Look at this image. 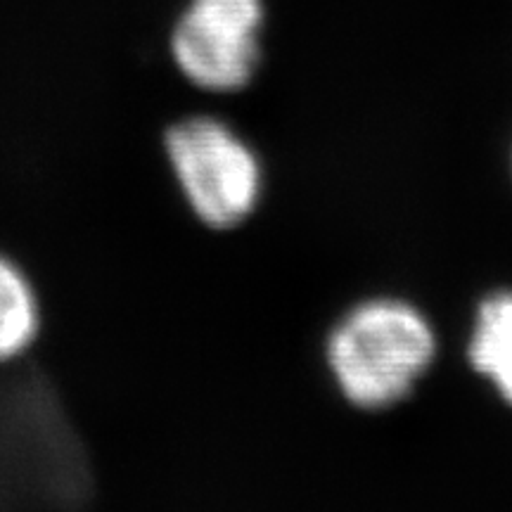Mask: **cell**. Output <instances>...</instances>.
I'll use <instances>...</instances> for the list:
<instances>
[{
    "instance_id": "6da1fadb",
    "label": "cell",
    "mask_w": 512,
    "mask_h": 512,
    "mask_svg": "<svg viewBox=\"0 0 512 512\" xmlns=\"http://www.w3.org/2000/svg\"><path fill=\"white\" fill-rule=\"evenodd\" d=\"M91 491V463L50 382L38 373L3 377L0 505L72 508Z\"/></svg>"
},
{
    "instance_id": "7a4b0ae2",
    "label": "cell",
    "mask_w": 512,
    "mask_h": 512,
    "mask_svg": "<svg viewBox=\"0 0 512 512\" xmlns=\"http://www.w3.org/2000/svg\"><path fill=\"white\" fill-rule=\"evenodd\" d=\"M437 354L430 320L401 299H370L330 332L325 358L337 389L361 411L396 406L413 392Z\"/></svg>"
},
{
    "instance_id": "3957f363",
    "label": "cell",
    "mask_w": 512,
    "mask_h": 512,
    "mask_svg": "<svg viewBox=\"0 0 512 512\" xmlns=\"http://www.w3.org/2000/svg\"><path fill=\"white\" fill-rule=\"evenodd\" d=\"M164 152L185 204L204 226L228 230L254 214L264 192V166L226 121L200 114L171 124Z\"/></svg>"
},
{
    "instance_id": "277c9868",
    "label": "cell",
    "mask_w": 512,
    "mask_h": 512,
    "mask_svg": "<svg viewBox=\"0 0 512 512\" xmlns=\"http://www.w3.org/2000/svg\"><path fill=\"white\" fill-rule=\"evenodd\" d=\"M264 0H190L171 31V57L192 86L238 93L261 64Z\"/></svg>"
},
{
    "instance_id": "5b68a950",
    "label": "cell",
    "mask_w": 512,
    "mask_h": 512,
    "mask_svg": "<svg viewBox=\"0 0 512 512\" xmlns=\"http://www.w3.org/2000/svg\"><path fill=\"white\" fill-rule=\"evenodd\" d=\"M467 358L512 406V292H494L479 304Z\"/></svg>"
},
{
    "instance_id": "8992f818",
    "label": "cell",
    "mask_w": 512,
    "mask_h": 512,
    "mask_svg": "<svg viewBox=\"0 0 512 512\" xmlns=\"http://www.w3.org/2000/svg\"><path fill=\"white\" fill-rule=\"evenodd\" d=\"M41 332V302L15 261L0 254V366L19 361Z\"/></svg>"
}]
</instances>
